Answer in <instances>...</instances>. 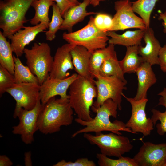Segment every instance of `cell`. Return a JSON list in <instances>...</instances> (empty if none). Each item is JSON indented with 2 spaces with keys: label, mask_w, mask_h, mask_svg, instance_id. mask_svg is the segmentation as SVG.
<instances>
[{
  "label": "cell",
  "mask_w": 166,
  "mask_h": 166,
  "mask_svg": "<svg viewBox=\"0 0 166 166\" xmlns=\"http://www.w3.org/2000/svg\"><path fill=\"white\" fill-rule=\"evenodd\" d=\"M91 109L93 112L96 113V116L90 121L76 118L75 121L76 123L85 127L73 134L72 138L83 133H96L104 131H109L119 135H122L121 131L135 134L130 129L126 127L125 124L123 121L118 120H115L113 122L110 121V116L117 118L118 109L117 105L112 99L107 100L97 108Z\"/></svg>",
  "instance_id": "cell-1"
},
{
  "label": "cell",
  "mask_w": 166,
  "mask_h": 166,
  "mask_svg": "<svg viewBox=\"0 0 166 166\" xmlns=\"http://www.w3.org/2000/svg\"><path fill=\"white\" fill-rule=\"evenodd\" d=\"M73 114L69 99L53 97L42 104L38 120V130L46 135L59 132L62 126L72 124Z\"/></svg>",
  "instance_id": "cell-2"
},
{
  "label": "cell",
  "mask_w": 166,
  "mask_h": 166,
  "mask_svg": "<svg viewBox=\"0 0 166 166\" xmlns=\"http://www.w3.org/2000/svg\"><path fill=\"white\" fill-rule=\"evenodd\" d=\"M97 89L94 79L83 77L78 75L69 87L70 105L77 118L85 121L93 119L90 109L97 96Z\"/></svg>",
  "instance_id": "cell-3"
},
{
  "label": "cell",
  "mask_w": 166,
  "mask_h": 166,
  "mask_svg": "<svg viewBox=\"0 0 166 166\" xmlns=\"http://www.w3.org/2000/svg\"><path fill=\"white\" fill-rule=\"evenodd\" d=\"M34 0H2L0 1V28L9 38L23 28L27 21L26 15Z\"/></svg>",
  "instance_id": "cell-4"
},
{
  "label": "cell",
  "mask_w": 166,
  "mask_h": 166,
  "mask_svg": "<svg viewBox=\"0 0 166 166\" xmlns=\"http://www.w3.org/2000/svg\"><path fill=\"white\" fill-rule=\"evenodd\" d=\"M106 32L97 28L94 23V18L90 17L87 24L81 29L62 34L63 38L68 43L80 45L92 53L106 47L109 39Z\"/></svg>",
  "instance_id": "cell-5"
},
{
  "label": "cell",
  "mask_w": 166,
  "mask_h": 166,
  "mask_svg": "<svg viewBox=\"0 0 166 166\" xmlns=\"http://www.w3.org/2000/svg\"><path fill=\"white\" fill-rule=\"evenodd\" d=\"M24 53L27 66L41 85L49 76L52 68L53 57L50 47L46 43L35 42L31 49L25 48Z\"/></svg>",
  "instance_id": "cell-6"
},
{
  "label": "cell",
  "mask_w": 166,
  "mask_h": 166,
  "mask_svg": "<svg viewBox=\"0 0 166 166\" xmlns=\"http://www.w3.org/2000/svg\"><path fill=\"white\" fill-rule=\"evenodd\" d=\"M83 137L91 144L97 145L101 153L107 156L118 158L129 152L133 148L128 137L112 132L106 134L101 132H96L95 135L85 133Z\"/></svg>",
  "instance_id": "cell-7"
},
{
  "label": "cell",
  "mask_w": 166,
  "mask_h": 166,
  "mask_svg": "<svg viewBox=\"0 0 166 166\" xmlns=\"http://www.w3.org/2000/svg\"><path fill=\"white\" fill-rule=\"evenodd\" d=\"M95 79L94 82L97 94V99L91 108H97L105 101L111 99L117 104L118 109L121 110L122 93L127 89V83L114 76L103 77L98 74Z\"/></svg>",
  "instance_id": "cell-8"
},
{
  "label": "cell",
  "mask_w": 166,
  "mask_h": 166,
  "mask_svg": "<svg viewBox=\"0 0 166 166\" xmlns=\"http://www.w3.org/2000/svg\"><path fill=\"white\" fill-rule=\"evenodd\" d=\"M116 13L108 31L124 30L130 28L147 29L143 20L135 14L130 0H119L114 2Z\"/></svg>",
  "instance_id": "cell-9"
},
{
  "label": "cell",
  "mask_w": 166,
  "mask_h": 166,
  "mask_svg": "<svg viewBox=\"0 0 166 166\" xmlns=\"http://www.w3.org/2000/svg\"><path fill=\"white\" fill-rule=\"evenodd\" d=\"M42 107L39 100L33 109L28 110L22 108L17 115L19 122L13 127L12 132L20 135L22 140L26 144H31L34 140V135L38 130V120Z\"/></svg>",
  "instance_id": "cell-10"
},
{
  "label": "cell",
  "mask_w": 166,
  "mask_h": 166,
  "mask_svg": "<svg viewBox=\"0 0 166 166\" xmlns=\"http://www.w3.org/2000/svg\"><path fill=\"white\" fill-rule=\"evenodd\" d=\"M40 85L33 83H15L6 92L9 94L16 101L13 114L14 118L22 108L30 110L33 109L40 100Z\"/></svg>",
  "instance_id": "cell-11"
},
{
  "label": "cell",
  "mask_w": 166,
  "mask_h": 166,
  "mask_svg": "<svg viewBox=\"0 0 166 166\" xmlns=\"http://www.w3.org/2000/svg\"><path fill=\"white\" fill-rule=\"evenodd\" d=\"M122 95L132 106L131 115L125 124L126 127L130 129L135 134L142 133L143 137L150 135L154 129V124L151 118H147L146 115L145 109L148 99L136 100L134 98L127 97L123 93Z\"/></svg>",
  "instance_id": "cell-12"
},
{
  "label": "cell",
  "mask_w": 166,
  "mask_h": 166,
  "mask_svg": "<svg viewBox=\"0 0 166 166\" xmlns=\"http://www.w3.org/2000/svg\"><path fill=\"white\" fill-rule=\"evenodd\" d=\"M133 159L137 166H165L166 143L144 142Z\"/></svg>",
  "instance_id": "cell-13"
},
{
  "label": "cell",
  "mask_w": 166,
  "mask_h": 166,
  "mask_svg": "<svg viewBox=\"0 0 166 166\" xmlns=\"http://www.w3.org/2000/svg\"><path fill=\"white\" fill-rule=\"evenodd\" d=\"M78 76L77 73H73L63 79L53 78L49 76L40 85L39 96L42 104H45L50 99L57 95L63 99H69L67 90Z\"/></svg>",
  "instance_id": "cell-14"
},
{
  "label": "cell",
  "mask_w": 166,
  "mask_h": 166,
  "mask_svg": "<svg viewBox=\"0 0 166 166\" xmlns=\"http://www.w3.org/2000/svg\"><path fill=\"white\" fill-rule=\"evenodd\" d=\"M49 24L42 22L32 26H24L8 38L11 40L10 45L13 52L19 57L24 53L25 47L34 40L37 35L49 28Z\"/></svg>",
  "instance_id": "cell-15"
},
{
  "label": "cell",
  "mask_w": 166,
  "mask_h": 166,
  "mask_svg": "<svg viewBox=\"0 0 166 166\" xmlns=\"http://www.w3.org/2000/svg\"><path fill=\"white\" fill-rule=\"evenodd\" d=\"M75 45L67 43L57 49L53 57L50 77L63 79L67 77V72L74 69L70 54Z\"/></svg>",
  "instance_id": "cell-16"
},
{
  "label": "cell",
  "mask_w": 166,
  "mask_h": 166,
  "mask_svg": "<svg viewBox=\"0 0 166 166\" xmlns=\"http://www.w3.org/2000/svg\"><path fill=\"white\" fill-rule=\"evenodd\" d=\"M143 38L145 45H138V52L144 62L152 66L159 65V54L161 48L160 44L155 36L153 29L150 27L145 30Z\"/></svg>",
  "instance_id": "cell-17"
},
{
  "label": "cell",
  "mask_w": 166,
  "mask_h": 166,
  "mask_svg": "<svg viewBox=\"0 0 166 166\" xmlns=\"http://www.w3.org/2000/svg\"><path fill=\"white\" fill-rule=\"evenodd\" d=\"M91 0H83L82 2L69 9L63 17V21L60 30H66L71 32L74 25L82 21L89 15L97 14L98 12H87L86 8Z\"/></svg>",
  "instance_id": "cell-18"
},
{
  "label": "cell",
  "mask_w": 166,
  "mask_h": 166,
  "mask_svg": "<svg viewBox=\"0 0 166 166\" xmlns=\"http://www.w3.org/2000/svg\"><path fill=\"white\" fill-rule=\"evenodd\" d=\"M152 66L149 63L144 62L136 72L138 84L136 93L134 98L136 100L147 98L148 90L157 81Z\"/></svg>",
  "instance_id": "cell-19"
},
{
  "label": "cell",
  "mask_w": 166,
  "mask_h": 166,
  "mask_svg": "<svg viewBox=\"0 0 166 166\" xmlns=\"http://www.w3.org/2000/svg\"><path fill=\"white\" fill-rule=\"evenodd\" d=\"M70 54L74 69L78 75L92 79L90 72L92 53L84 47L77 45L72 49Z\"/></svg>",
  "instance_id": "cell-20"
},
{
  "label": "cell",
  "mask_w": 166,
  "mask_h": 166,
  "mask_svg": "<svg viewBox=\"0 0 166 166\" xmlns=\"http://www.w3.org/2000/svg\"><path fill=\"white\" fill-rule=\"evenodd\" d=\"M145 30L138 29L133 31H127L122 34H117L115 31H108L107 34L110 38L109 44L119 45L126 47L140 45L143 38Z\"/></svg>",
  "instance_id": "cell-21"
},
{
  "label": "cell",
  "mask_w": 166,
  "mask_h": 166,
  "mask_svg": "<svg viewBox=\"0 0 166 166\" xmlns=\"http://www.w3.org/2000/svg\"><path fill=\"white\" fill-rule=\"evenodd\" d=\"M138 45L126 47L124 57L119 61L120 67L124 74L136 72L144 62L138 52Z\"/></svg>",
  "instance_id": "cell-22"
},
{
  "label": "cell",
  "mask_w": 166,
  "mask_h": 166,
  "mask_svg": "<svg viewBox=\"0 0 166 166\" xmlns=\"http://www.w3.org/2000/svg\"><path fill=\"white\" fill-rule=\"evenodd\" d=\"M114 45L109 44L106 47L97 49L92 53L90 62V72L92 78H95L99 74L100 68L107 58L116 54Z\"/></svg>",
  "instance_id": "cell-23"
},
{
  "label": "cell",
  "mask_w": 166,
  "mask_h": 166,
  "mask_svg": "<svg viewBox=\"0 0 166 166\" xmlns=\"http://www.w3.org/2000/svg\"><path fill=\"white\" fill-rule=\"evenodd\" d=\"M54 1V0H34L31 6L34 9L35 13L30 21L31 24L34 26L42 22L49 24V10L55 3Z\"/></svg>",
  "instance_id": "cell-24"
},
{
  "label": "cell",
  "mask_w": 166,
  "mask_h": 166,
  "mask_svg": "<svg viewBox=\"0 0 166 166\" xmlns=\"http://www.w3.org/2000/svg\"><path fill=\"white\" fill-rule=\"evenodd\" d=\"M13 51L9 41L0 31V65L14 75V62Z\"/></svg>",
  "instance_id": "cell-25"
},
{
  "label": "cell",
  "mask_w": 166,
  "mask_h": 166,
  "mask_svg": "<svg viewBox=\"0 0 166 166\" xmlns=\"http://www.w3.org/2000/svg\"><path fill=\"white\" fill-rule=\"evenodd\" d=\"M99 74L103 77L116 76L127 83L119 64L116 53L106 59L101 65Z\"/></svg>",
  "instance_id": "cell-26"
},
{
  "label": "cell",
  "mask_w": 166,
  "mask_h": 166,
  "mask_svg": "<svg viewBox=\"0 0 166 166\" xmlns=\"http://www.w3.org/2000/svg\"><path fill=\"white\" fill-rule=\"evenodd\" d=\"M13 58L14 62L13 75L15 83L27 82L39 84L37 77L33 73L27 66L23 64L19 57L14 55Z\"/></svg>",
  "instance_id": "cell-27"
},
{
  "label": "cell",
  "mask_w": 166,
  "mask_h": 166,
  "mask_svg": "<svg viewBox=\"0 0 166 166\" xmlns=\"http://www.w3.org/2000/svg\"><path fill=\"white\" fill-rule=\"evenodd\" d=\"M158 95L161 97L158 105L164 106L165 110L164 112H161L158 110L152 109L151 111L152 115L151 118L154 126L155 125L157 121H160V123L156 125L157 132L160 135L163 136L166 133V88H164Z\"/></svg>",
  "instance_id": "cell-28"
},
{
  "label": "cell",
  "mask_w": 166,
  "mask_h": 166,
  "mask_svg": "<svg viewBox=\"0 0 166 166\" xmlns=\"http://www.w3.org/2000/svg\"><path fill=\"white\" fill-rule=\"evenodd\" d=\"M158 0H137L132 2V7L144 21L146 28L150 27L151 15Z\"/></svg>",
  "instance_id": "cell-29"
},
{
  "label": "cell",
  "mask_w": 166,
  "mask_h": 166,
  "mask_svg": "<svg viewBox=\"0 0 166 166\" xmlns=\"http://www.w3.org/2000/svg\"><path fill=\"white\" fill-rule=\"evenodd\" d=\"M52 15L49 26V30L45 32L46 40L52 41L56 37L57 32L61 26L63 18L59 7L55 3L52 6Z\"/></svg>",
  "instance_id": "cell-30"
},
{
  "label": "cell",
  "mask_w": 166,
  "mask_h": 166,
  "mask_svg": "<svg viewBox=\"0 0 166 166\" xmlns=\"http://www.w3.org/2000/svg\"><path fill=\"white\" fill-rule=\"evenodd\" d=\"M96 157L100 166H137L133 158L123 156L118 159H113L101 153H97Z\"/></svg>",
  "instance_id": "cell-31"
},
{
  "label": "cell",
  "mask_w": 166,
  "mask_h": 166,
  "mask_svg": "<svg viewBox=\"0 0 166 166\" xmlns=\"http://www.w3.org/2000/svg\"><path fill=\"white\" fill-rule=\"evenodd\" d=\"M15 83L14 75L0 65V96Z\"/></svg>",
  "instance_id": "cell-32"
},
{
  "label": "cell",
  "mask_w": 166,
  "mask_h": 166,
  "mask_svg": "<svg viewBox=\"0 0 166 166\" xmlns=\"http://www.w3.org/2000/svg\"><path fill=\"white\" fill-rule=\"evenodd\" d=\"M94 23L97 28L106 32L112 26V18L107 14L98 13L94 18Z\"/></svg>",
  "instance_id": "cell-33"
},
{
  "label": "cell",
  "mask_w": 166,
  "mask_h": 166,
  "mask_svg": "<svg viewBox=\"0 0 166 166\" xmlns=\"http://www.w3.org/2000/svg\"><path fill=\"white\" fill-rule=\"evenodd\" d=\"M53 166H96V164L93 160L87 158H80L74 162L66 161L62 160L53 165Z\"/></svg>",
  "instance_id": "cell-34"
},
{
  "label": "cell",
  "mask_w": 166,
  "mask_h": 166,
  "mask_svg": "<svg viewBox=\"0 0 166 166\" xmlns=\"http://www.w3.org/2000/svg\"><path fill=\"white\" fill-rule=\"evenodd\" d=\"M56 5L59 8L63 17L67 10L70 7L77 5L69 0H54Z\"/></svg>",
  "instance_id": "cell-35"
},
{
  "label": "cell",
  "mask_w": 166,
  "mask_h": 166,
  "mask_svg": "<svg viewBox=\"0 0 166 166\" xmlns=\"http://www.w3.org/2000/svg\"><path fill=\"white\" fill-rule=\"evenodd\" d=\"M159 65L160 69L166 73V42L163 47H161L159 54Z\"/></svg>",
  "instance_id": "cell-36"
},
{
  "label": "cell",
  "mask_w": 166,
  "mask_h": 166,
  "mask_svg": "<svg viewBox=\"0 0 166 166\" xmlns=\"http://www.w3.org/2000/svg\"><path fill=\"white\" fill-rule=\"evenodd\" d=\"M13 164V163L5 155L0 156V166H11Z\"/></svg>",
  "instance_id": "cell-37"
},
{
  "label": "cell",
  "mask_w": 166,
  "mask_h": 166,
  "mask_svg": "<svg viewBox=\"0 0 166 166\" xmlns=\"http://www.w3.org/2000/svg\"><path fill=\"white\" fill-rule=\"evenodd\" d=\"M158 19L163 21L162 24L164 28L163 31L166 33V11L164 13H159Z\"/></svg>",
  "instance_id": "cell-38"
},
{
  "label": "cell",
  "mask_w": 166,
  "mask_h": 166,
  "mask_svg": "<svg viewBox=\"0 0 166 166\" xmlns=\"http://www.w3.org/2000/svg\"><path fill=\"white\" fill-rule=\"evenodd\" d=\"M71 2L75 4L76 5L79 4L80 3L78 0H69ZM106 0H91L90 5L95 7L99 6L101 2L104 1Z\"/></svg>",
  "instance_id": "cell-39"
},
{
  "label": "cell",
  "mask_w": 166,
  "mask_h": 166,
  "mask_svg": "<svg viewBox=\"0 0 166 166\" xmlns=\"http://www.w3.org/2000/svg\"><path fill=\"white\" fill-rule=\"evenodd\" d=\"M25 164L26 166H32L31 160V153L29 151L26 152L25 154Z\"/></svg>",
  "instance_id": "cell-40"
},
{
  "label": "cell",
  "mask_w": 166,
  "mask_h": 166,
  "mask_svg": "<svg viewBox=\"0 0 166 166\" xmlns=\"http://www.w3.org/2000/svg\"><path fill=\"white\" fill-rule=\"evenodd\" d=\"M165 166H166V164H165Z\"/></svg>",
  "instance_id": "cell-41"
}]
</instances>
